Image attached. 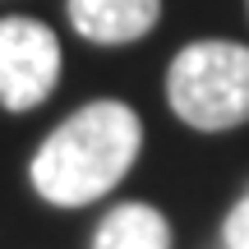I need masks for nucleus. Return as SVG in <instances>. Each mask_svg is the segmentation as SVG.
<instances>
[{"instance_id":"obj_6","label":"nucleus","mask_w":249,"mask_h":249,"mask_svg":"<svg viewBox=\"0 0 249 249\" xmlns=\"http://www.w3.org/2000/svg\"><path fill=\"white\" fill-rule=\"evenodd\" d=\"M222 240H226V249H249V189L240 194V203H235L231 213H226Z\"/></svg>"},{"instance_id":"obj_4","label":"nucleus","mask_w":249,"mask_h":249,"mask_svg":"<svg viewBox=\"0 0 249 249\" xmlns=\"http://www.w3.org/2000/svg\"><path fill=\"white\" fill-rule=\"evenodd\" d=\"M161 0H70V23L83 42L124 46L157 28Z\"/></svg>"},{"instance_id":"obj_2","label":"nucleus","mask_w":249,"mask_h":249,"mask_svg":"<svg viewBox=\"0 0 249 249\" xmlns=\"http://www.w3.org/2000/svg\"><path fill=\"white\" fill-rule=\"evenodd\" d=\"M166 102L189 129L222 134L249 120V46L189 42L166 70Z\"/></svg>"},{"instance_id":"obj_5","label":"nucleus","mask_w":249,"mask_h":249,"mask_svg":"<svg viewBox=\"0 0 249 249\" xmlns=\"http://www.w3.org/2000/svg\"><path fill=\"white\" fill-rule=\"evenodd\" d=\"M92 249H171V226L152 203H120L102 217Z\"/></svg>"},{"instance_id":"obj_1","label":"nucleus","mask_w":249,"mask_h":249,"mask_svg":"<svg viewBox=\"0 0 249 249\" xmlns=\"http://www.w3.org/2000/svg\"><path fill=\"white\" fill-rule=\"evenodd\" d=\"M143 124L124 102H92L74 111L33 157V189L55 208H83L111 194L134 166Z\"/></svg>"},{"instance_id":"obj_3","label":"nucleus","mask_w":249,"mask_h":249,"mask_svg":"<svg viewBox=\"0 0 249 249\" xmlns=\"http://www.w3.org/2000/svg\"><path fill=\"white\" fill-rule=\"evenodd\" d=\"M60 79V42L28 14L0 18V107L33 111L51 97Z\"/></svg>"}]
</instances>
